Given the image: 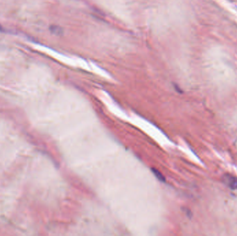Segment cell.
I'll return each mask as SVG.
<instances>
[{"instance_id": "6da1fadb", "label": "cell", "mask_w": 237, "mask_h": 236, "mask_svg": "<svg viewBox=\"0 0 237 236\" xmlns=\"http://www.w3.org/2000/svg\"><path fill=\"white\" fill-rule=\"evenodd\" d=\"M223 182L232 190L237 189V177L233 175L225 174L223 177Z\"/></svg>"}, {"instance_id": "7a4b0ae2", "label": "cell", "mask_w": 237, "mask_h": 236, "mask_svg": "<svg viewBox=\"0 0 237 236\" xmlns=\"http://www.w3.org/2000/svg\"><path fill=\"white\" fill-rule=\"evenodd\" d=\"M153 172H154V173H155V174L156 175V177H157L159 179V180H161V181H164V177H163L162 174H160V172H159L157 170H153Z\"/></svg>"}, {"instance_id": "3957f363", "label": "cell", "mask_w": 237, "mask_h": 236, "mask_svg": "<svg viewBox=\"0 0 237 236\" xmlns=\"http://www.w3.org/2000/svg\"><path fill=\"white\" fill-rule=\"evenodd\" d=\"M0 32H5V29L0 25Z\"/></svg>"}]
</instances>
